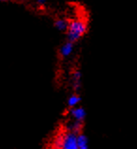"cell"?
I'll use <instances>...</instances> for the list:
<instances>
[{
  "mask_svg": "<svg viewBox=\"0 0 137 149\" xmlns=\"http://www.w3.org/2000/svg\"><path fill=\"white\" fill-rule=\"evenodd\" d=\"M78 149H88L87 146H80V147H78Z\"/></svg>",
  "mask_w": 137,
  "mask_h": 149,
  "instance_id": "obj_11",
  "label": "cell"
},
{
  "mask_svg": "<svg viewBox=\"0 0 137 149\" xmlns=\"http://www.w3.org/2000/svg\"><path fill=\"white\" fill-rule=\"evenodd\" d=\"M35 1L37 2L38 5H40V6H43L46 4V1L47 0H35Z\"/></svg>",
  "mask_w": 137,
  "mask_h": 149,
  "instance_id": "obj_10",
  "label": "cell"
},
{
  "mask_svg": "<svg viewBox=\"0 0 137 149\" xmlns=\"http://www.w3.org/2000/svg\"><path fill=\"white\" fill-rule=\"evenodd\" d=\"M56 29L59 31H67L68 26H69V21L65 18H57L54 20V23Z\"/></svg>",
  "mask_w": 137,
  "mask_h": 149,
  "instance_id": "obj_6",
  "label": "cell"
},
{
  "mask_svg": "<svg viewBox=\"0 0 137 149\" xmlns=\"http://www.w3.org/2000/svg\"><path fill=\"white\" fill-rule=\"evenodd\" d=\"M61 149H78L77 146V134L73 132H68L64 135L63 146Z\"/></svg>",
  "mask_w": 137,
  "mask_h": 149,
  "instance_id": "obj_2",
  "label": "cell"
},
{
  "mask_svg": "<svg viewBox=\"0 0 137 149\" xmlns=\"http://www.w3.org/2000/svg\"><path fill=\"white\" fill-rule=\"evenodd\" d=\"M69 129L70 132H73V133H75V134H77V133L80 132L82 129V122L74 120V122H72L70 125Z\"/></svg>",
  "mask_w": 137,
  "mask_h": 149,
  "instance_id": "obj_8",
  "label": "cell"
},
{
  "mask_svg": "<svg viewBox=\"0 0 137 149\" xmlns=\"http://www.w3.org/2000/svg\"><path fill=\"white\" fill-rule=\"evenodd\" d=\"M81 101V97L78 95H72L69 97L68 99V106L70 108H74L80 103Z\"/></svg>",
  "mask_w": 137,
  "mask_h": 149,
  "instance_id": "obj_7",
  "label": "cell"
},
{
  "mask_svg": "<svg viewBox=\"0 0 137 149\" xmlns=\"http://www.w3.org/2000/svg\"><path fill=\"white\" fill-rule=\"evenodd\" d=\"M77 146L78 147L87 146V138L85 135L79 134L77 135Z\"/></svg>",
  "mask_w": 137,
  "mask_h": 149,
  "instance_id": "obj_9",
  "label": "cell"
},
{
  "mask_svg": "<svg viewBox=\"0 0 137 149\" xmlns=\"http://www.w3.org/2000/svg\"><path fill=\"white\" fill-rule=\"evenodd\" d=\"M87 23L84 19H73L69 21V26L67 29V37L68 41L76 42L87 33Z\"/></svg>",
  "mask_w": 137,
  "mask_h": 149,
  "instance_id": "obj_1",
  "label": "cell"
},
{
  "mask_svg": "<svg viewBox=\"0 0 137 149\" xmlns=\"http://www.w3.org/2000/svg\"><path fill=\"white\" fill-rule=\"evenodd\" d=\"M73 44L74 42L67 41L64 45H62L59 48V55L61 58H67L73 52Z\"/></svg>",
  "mask_w": 137,
  "mask_h": 149,
  "instance_id": "obj_3",
  "label": "cell"
},
{
  "mask_svg": "<svg viewBox=\"0 0 137 149\" xmlns=\"http://www.w3.org/2000/svg\"><path fill=\"white\" fill-rule=\"evenodd\" d=\"M70 113L73 117L74 120L80 121V122H83L85 117V111L83 108H72V109L70 111Z\"/></svg>",
  "mask_w": 137,
  "mask_h": 149,
  "instance_id": "obj_4",
  "label": "cell"
},
{
  "mask_svg": "<svg viewBox=\"0 0 137 149\" xmlns=\"http://www.w3.org/2000/svg\"><path fill=\"white\" fill-rule=\"evenodd\" d=\"M0 1H5V0H0Z\"/></svg>",
  "mask_w": 137,
  "mask_h": 149,
  "instance_id": "obj_12",
  "label": "cell"
},
{
  "mask_svg": "<svg viewBox=\"0 0 137 149\" xmlns=\"http://www.w3.org/2000/svg\"><path fill=\"white\" fill-rule=\"evenodd\" d=\"M81 77L82 74L79 70H76V71L73 72L72 80V87L75 91H79L81 88Z\"/></svg>",
  "mask_w": 137,
  "mask_h": 149,
  "instance_id": "obj_5",
  "label": "cell"
}]
</instances>
